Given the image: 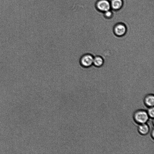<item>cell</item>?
Segmentation results:
<instances>
[{"label":"cell","instance_id":"obj_1","mask_svg":"<svg viewBox=\"0 0 154 154\" xmlns=\"http://www.w3.org/2000/svg\"><path fill=\"white\" fill-rule=\"evenodd\" d=\"M149 118L147 112L142 110L136 111L133 115L134 121L139 124L146 123L148 120Z\"/></svg>","mask_w":154,"mask_h":154},{"label":"cell","instance_id":"obj_2","mask_svg":"<svg viewBox=\"0 0 154 154\" xmlns=\"http://www.w3.org/2000/svg\"><path fill=\"white\" fill-rule=\"evenodd\" d=\"M94 58L93 56L91 54H84L80 57L79 64L82 67L89 68L93 65Z\"/></svg>","mask_w":154,"mask_h":154},{"label":"cell","instance_id":"obj_3","mask_svg":"<svg viewBox=\"0 0 154 154\" xmlns=\"http://www.w3.org/2000/svg\"><path fill=\"white\" fill-rule=\"evenodd\" d=\"M113 32L115 35L119 37L124 36L127 31V28L126 25L122 23L116 24L113 27Z\"/></svg>","mask_w":154,"mask_h":154},{"label":"cell","instance_id":"obj_4","mask_svg":"<svg viewBox=\"0 0 154 154\" xmlns=\"http://www.w3.org/2000/svg\"><path fill=\"white\" fill-rule=\"evenodd\" d=\"M95 7L98 10L103 13L111 9L110 2L108 0H98Z\"/></svg>","mask_w":154,"mask_h":154},{"label":"cell","instance_id":"obj_5","mask_svg":"<svg viewBox=\"0 0 154 154\" xmlns=\"http://www.w3.org/2000/svg\"><path fill=\"white\" fill-rule=\"evenodd\" d=\"M110 3L111 9L115 11L121 9L124 4L123 0H111Z\"/></svg>","mask_w":154,"mask_h":154},{"label":"cell","instance_id":"obj_6","mask_svg":"<svg viewBox=\"0 0 154 154\" xmlns=\"http://www.w3.org/2000/svg\"><path fill=\"white\" fill-rule=\"evenodd\" d=\"M145 105L149 108L153 107L154 105V96L153 94L147 95L144 99Z\"/></svg>","mask_w":154,"mask_h":154},{"label":"cell","instance_id":"obj_7","mask_svg":"<svg viewBox=\"0 0 154 154\" xmlns=\"http://www.w3.org/2000/svg\"><path fill=\"white\" fill-rule=\"evenodd\" d=\"M138 130L140 134L145 135L149 133L150 128L148 125L146 123L140 124L138 127Z\"/></svg>","mask_w":154,"mask_h":154},{"label":"cell","instance_id":"obj_8","mask_svg":"<svg viewBox=\"0 0 154 154\" xmlns=\"http://www.w3.org/2000/svg\"><path fill=\"white\" fill-rule=\"evenodd\" d=\"M104 63V59L101 56H97L94 57L93 65L96 67H101L103 65Z\"/></svg>","mask_w":154,"mask_h":154},{"label":"cell","instance_id":"obj_9","mask_svg":"<svg viewBox=\"0 0 154 154\" xmlns=\"http://www.w3.org/2000/svg\"><path fill=\"white\" fill-rule=\"evenodd\" d=\"M104 13V16L106 18L110 19L112 17L113 15V13L110 10L107 11Z\"/></svg>","mask_w":154,"mask_h":154},{"label":"cell","instance_id":"obj_10","mask_svg":"<svg viewBox=\"0 0 154 154\" xmlns=\"http://www.w3.org/2000/svg\"><path fill=\"white\" fill-rule=\"evenodd\" d=\"M147 113L149 117L153 119L154 116V108L153 107L149 108Z\"/></svg>","mask_w":154,"mask_h":154},{"label":"cell","instance_id":"obj_11","mask_svg":"<svg viewBox=\"0 0 154 154\" xmlns=\"http://www.w3.org/2000/svg\"><path fill=\"white\" fill-rule=\"evenodd\" d=\"M154 129H153L151 131V137L153 138V139H154Z\"/></svg>","mask_w":154,"mask_h":154}]
</instances>
